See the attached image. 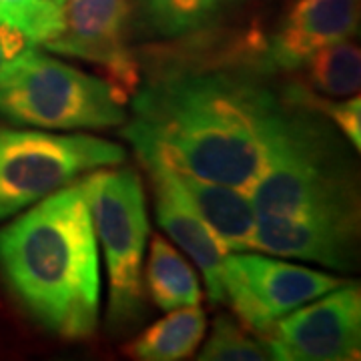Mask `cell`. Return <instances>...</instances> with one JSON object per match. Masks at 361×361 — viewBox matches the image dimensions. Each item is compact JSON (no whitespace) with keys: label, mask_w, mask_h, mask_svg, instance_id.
<instances>
[{"label":"cell","mask_w":361,"mask_h":361,"mask_svg":"<svg viewBox=\"0 0 361 361\" xmlns=\"http://www.w3.org/2000/svg\"><path fill=\"white\" fill-rule=\"evenodd\" d=\"M289 115V104L249 75L171 68L137 92L125 137L135 151L249 195Z\"/></svg>","instance_id":"1"},{"label":"cell","mask_w":361,"mask_h":361,"mask_svg":"<svg viewBox=\"0 0 361 361\" xmlns=\"http://www.w3.org/2000/svg\"><path fill=\"white\" fill-rule=\"evenodd\" d=\"M0 273L30 317L63 339L99 322L97 237L82 185H66L0 229Z\"/></svg>","instance_id":"2"},{"label":"cell","mask_w":361,"mask_h":361,"mask_svg":"<svg viewBox=\"0 0 361 361\" xmlns=\"http://www.w3.org/2000/svg\"><path fill=\"white\" fill-rule=\"evenodd\" d=\"M257 215L360 221L353 180L336 142L305 111L291 109L263 175L249 191Z\"/></svg>","instance_id":"3"},{"label":"cell","mask_w":361,"mask_h":361,"mask_svg":"<svg viewBox=\"0 0 361 361\" xmlns=\"http://www.w3.org/2000/svg\"><path fill=\"white\" fill-rule=\"evenodd\" d=\"M125 97L103 78L65 65L35 44L0 73V115L40 129H109L127 121Z\"/></svg>","instance_id":"4"},{"label":"cell","mask_w":361,"mask_h":361,"mask_svg":"<svg viewBox=\"0 0 361 361\" xmlns=\"http://www.w3.org/2000/svg\"><path fill=\"white\" fill-rule=\"evenodd\" d=\"M109 273V322L129 325L142 311V255L149 235L145 191L133 169L101 167L80 180Z\"/></svg>","instance_id":"5"},{"label":"cell","mask_w":361,"mask_h":361,"mask_svg":"<svg viewBox=\"0 0 361 361\" xmlns=\"http://www.w3.org/2000/svg\"><path fill=\"white\" fill-rule=\"evenodd\" d=\"M125 161V149L89 135L0 127V221L71 185L92 169Z\"/></svg>","instance_id":"6"},{"label":"cell","mask_w":361,"mask_h":361,"mask_svg":"<svg viewBox=\"0 0 361 361\" xmlns=\"http://www.w3.org/2000/svg\"><path fill=\"white\" fill-rule=\"evenodd\" d=\"M343 283L327 273L245 251L227 253L223 263L225 301L247 329L261 336L287 313Z\"/></svg>","instance_id":"7"},{"label":"cell","mask_w":361,"mask_h":361,"mask_svg":"<svg viewBox=\"0 0 361 361\" xmlns=\"http://www.w3.org/2000/svg\"><path fill=\"white\" fill-rule=\"evenodd\" d=\"M315 301V299H313ZM271 360L351 361L361 349V291L343 283L287 313L263 336Z\"/></svg>","instance_id":"8"},{"label":"cell","mask_w":361,"mask_h":361,"mask_svg":"<svg viewBox=\"0 0 361 361\" xmlns=\"http://www.w3.org/2000/svg\"><path fill=\"white\" fill-rule=\"evenodd\" d=\"M127 26L129 0H61V30L44 49L103 68L109 82L127 97L139 85Z\"/></svg>","instance_id":"9"},{"label":"cell","mask_w":361,"mask_h":361,"mask_svg":"<svg viewBox=\"0 0 361 361\" xmlns=\"http://www.w3.org/2000/svg\"><path fill=\"white\" fill-rule=\"evenodd\" d=\"M137 155L142 161V165L149 169V175L155 187L159 225L197 263V267L205 277L209 299L213 303L225 301L223 263L229 249L207 227L205 221L195 213V209L189 205L185 195L180 193L167 161L147 149L137 151Z\"/></svg>","instance_id":"10"},{"label":"cell","mask_w":361,"mask_h":361,"mask_svg":"<svg viewBox=\"0 0 361 361\" xmlns=\"http://www.w3.org/2000/svg\"><path fill=\"white\" fill-rule=\"evenodd\" d=\"M360 221L257 215L253 249L313 261L331 269H351Z\"/></svg>","instance_id":"11"},{"label":"cell","mask_w":361,"mask_h":361,"mask_svg":"<svg viewBox=\"0 0 361 361\" xmlns=\"http://www.w3.org/2000/svg\"><path fill=\"white\" fill-rule=\"evenodd\" d=\"M357 26V0H299L269 49L271 65L297 68L317 49L348 40Z\"/></svg>","instance_id":"12"},{"label":"cell","mask_w":361,"mask_h":361,"mask_svg":"<svg viewBox=\"0 0 361 361\" xmlns=\"http://www.w3.org/2000/svg\"><path fill=\"white\" fill-rule=\"evenodd\" d=\"M169 167L180 193L185 195L195 213L205 221L207 227L223 241V245L229 251L253 249L257 213L249 195L221 183L199 179L173 165Z\"/></svg>","instance_id":"13"},{"label":"cell","mask_w":361,"mask_h":361,"mask_svg":"<svg viewBox=\"0 0 361 361\" xmlns=\"http://www.w3.org/2000/svg\"><path fill=\"white\" fill-rule=\"evenodd\" d=\"M207 317L199 305L169 311L167 317L145 329L125 348L127 355L141 361H179L191 357L205 337Z\"/></svg>","instance_id":"14"},{"label":"cell","mask_w":361,"mask_h":361,"mask_svg":"<svg viewBox=\"0 0 361 361\" xmlns=\"http://www.w3.org/2000/svg\"><path fill=\"white\" fill-rule=\"evenodd\" d=\"M147 287L157 307L163 311L199 305L203 299L195 269L161 235H155L151 243Z\"/></svg>","instance_id":"15"},{"label":"cell","mask_w":361,"mask_h":361,"mask_svg":"<svg viewBox=\"0 0 361 361\" xmlns=\"http://www.w3.org/2000/svg\"><path fill=\"white\" fill-rule=\"evenodd\" d=\"M142 26L163 39L191 35L219 13L227 0H135Z\"/></svg>","instance_id":"16"},{"label":"cell","mask_w":361,"mask_h":361,"mask_svg":"<svg viewBox=\"0 0 361 361\" xmlns=\"http://www.w3.org/2000/svg\"><path fill=\"white\" fill-rule=\"evenodd\" d=\"M315 89L329 97H351L361 85V54L355 44L339 40L325 44L305 61Z\"/></svg>","instance_id":"17"},{"label":"cell","mask_w":361,"mask_h":361,"mask_svg":"<svg viewBox=\"0 0 361 361\" xmlns=\"http://www.w3.org/2000/svg\"><path fill=\"white\" fill-rule=\"evenodd\" d=\"M0 25L18 30L35 47H47L61 30V0H0Z\"/></svg>","instance_id":"18"},{"label":"cell","mask_w":361,"mask_h":361,"mask_svg":"<svg viewBox=\"0 0 361 361\" xmlns=\"http://www.w3.org/2000/svg\"><path fill=\"white\" fill-rule=\"evenodd\" d=\"M201 361H265L271 360L269 348L261 339H251L241 325L229 317H217L211 336L199 353Z\"/></svg>","instance_id":"19"},{"label":"cell","mask_w":361,"mask_h":361,"mask_svg":"<svg viewBox=\"0 0 361 361\" xmlns=\"http://www.w3.org/2000/svg\"><path fill=\"white\" fill-rule=\"evenodd\" d=\"M317 106L322 109L325 115L334 121L337 129L341 130L349 142L360 151L361 147V101L360 97H351L343 103H317Z\"/></svg>","instance_id":"20"},{"label":"cell","mask_w":361,"mask_h":361,"mask_svg":"<svg viewBox=\"0 0 361 361\" xmlns=\"http://www.w3.org/2000/svg\"><path fill=\"white\" fill-rule=\"evenodd\" d=\"M26 47H30L26 37H23L18 30H14L11 26L0 25V73L16 54L25 51Z\"/></svg>","instance_id":"21"}]
</instances>
